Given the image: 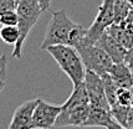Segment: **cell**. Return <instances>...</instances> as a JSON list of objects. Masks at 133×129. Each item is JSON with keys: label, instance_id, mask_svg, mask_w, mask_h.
Wrapping results in <instances>:
<instances>
[{"label": "cell", "instance_id": "obj_1", "mask_svg": "<svg viewBox=\"0 0 133 129\" xmlns=\"http://www.w3.org/2000/svg\"><path fill=\"white\" fill-rule=\"evenodd\" d=\"M91 106L88 101L85 83L74 87L72 93L67 101L61 106V112L58 114L55 128L62 127H82L86 122Z\"/></svg>", "mask_w": 133, "mask_h": 129}, {"label": "cell", "instance_id": "obj_2", "mask_svg": "<svg viewBox=\"0 0 133 129\" xmlns=\"http://www.w3.org/2000/svg\"><path fill=\"white\" fill-rule=\"evenodd\" d=\"M46 51L56 61L62 72H65L66 76L71 80L74 87L83 83L86 67L75 47L70 45H54L47 47Z\"/></svg>", "mask_w": 133, "mask_h": 129}, {"label": "cell", "instance_id": "obj_3", "mask_svg": "<svg viewBox=\"0 0 133 129\" xmlns=\"http://www.w3.org/2000/svg\"><path fill=\"white\" fill-rule=\"evenodd\" d=\"M17 14V30H19V40L16 41L11 56L14 59L20 60L23 57L24 44L26 41L30 31L32 30L35 24L42 14V9L40 8L37 0H21L16 4Z\"/></svg>", "mask_w": 133, "mask_h": 129}, {"label": "cell", "instance_id": "obj_4", "mask_svg": "<svg viewBox=\"0 0 133 129\" xmlns=\"http://www.w3.org/2000/svg\"><path fill=\"white\" fill-rule=\"evenodd\" d=\"M77 26L67 16L65 10H56L52 12L51 20L46 27L45 37L41 44V50H46L54 45H69L72 30Z\"/></svg>", "mask_w": 133, "mask_h": 129}, {"label": "cell", "instance_id": "obj_5", "mask_svg": "<svg viewBox=\"0 0 133 129\" xmlns=\"http://www.w3.org/2000/svg\"><path fill=\"white\" fill-rule=\"evenodd\" d=\"M76 50L80 53L86 70L92 71L98 76L107 73L113 63L110 56L96 44L83 41L81 45L76 47Z\"/></svg>", "mask_w": 133, "mask_h": 129}, {"label": "cell", "instance_id": "obj_6", "mask_svg": "<svg viewBox=\"0 0 133 129\" xmlns=\"http://www.w3.org/2000/svg\"><path fill=\"white\" fill-rule=\"evenodd\" d=\"M115 0H103L98 8V12L93 24L87 29V36L85 41L96 44L101 35L103 34L106 29L111 26L115 21V12H113Z\"/></svg>", "mask_w": 133, "mask_h": 129}, {"label": "cell", "instance_id": "obj_7", "mask_svg": "<svg viewBox=\"0 0 133 129\" xmlns=\"http://www.w3.org/2000/svg\"><path fill=\"white\" fill-rule=\"evenodd\" d=\"M61 106L50 104L39 98L31 118V129H54Z\"/></svg>", "mask_w": 133, "mask_h": 129}, {"label": "cell", "instance_id": "obj_8", "mask_svg": "<svg viewBox=\"0 0 133 129\" xmlns=\"http://www.w3.org/2000/svg\"><path fill=\"white\" fill-rule=\"evenodd\" d=\"M83 83H85L87 94H88L90 106L96 107V108L111 109L110 103H108V101L106 98L103 81H102L101 76H98L97 73H95L92 71L86 70Z\"/></svg>", "mask_w": 133, "mask_h": 129}, {"label": "cell", "instance_id": "obj_9", "mask_svg": "<svg viewBox=\"0 0 133 129\" xmlns=\"http://www.w3.org/2000/svg\"><path fill=\"white\" fill-rule=\"evenodd\" d=\"M39 98L24 102L17 107L8 129H31V118Z\"/></svg>", "mask_w": 133, "mask_h": 129}, {"label": "cell", "instance_id": "obj_10", "mask_svg": "<svg viewBox=\"0 0 133 129\" xmlns=\"http://www.w3.org/2000/svg\"><path fill=\"white\" fill-rule=\"evenodd\" d=\"M96 45H98L104 52L107 53L113 61V63H119L124 61L126 53H127V48L122 45L119 41H117L113 36H111L107 31H104L101 35Z\"/></svg>", "mask_w": 133, "mask_h": 129}, {"label": "cell", "instance_id": "obj_11", "mask_svg": "<svg viewBox=\"0 0 133 129\" xmlns=\"http://www.w3.org/2000/svg\"><path fill=\"white\" fill-rule=\"evenodd\" d=\"M108 75L111 76L112 81L117 84V87L129 88L133 83V72L129 70L124 62L112 63L108 70Z\"/></svg>", "mask_w": 133, "mask_h": 129}, {"label": "cell", "instance_id": "obj_12", "mask_svg": "<svg viewBox=\"0 0 133 129\" xmlns=\"http://www.w3.org/2000/svg\"><path fill=\"white\" fill-rule=\"evenodd\" d=\"M112 120H113V118L111 116L110 109L91 107L88 117L82 127H104V128H107V125Z\"/></svg>", "mask_w": 133, "mask_h": 129}, {"label": "cell", "instance_id": "obj_13", "mask_svg": "<svg viewBox=\"0 0 133 129\" xmlns=\"http://www.w3.org/2000/svg\"><path fill=\"white\" fill-rule=\"evenodd\" d=\"M106 31L111 36H113L117 41L121 42L127 50L133 46V30L127 27L124 24H112L106 29Z\"/></svg>", "mask_w": 133, "mask_h": 129}, {"label": "cell", "instance_id": "obj_14", "mask_svg": "<svg viewBox=\"0 0 133 129\" xmlns=\"http://www.w3.org/2000/svg\"><path fill=\"white\" fill-rule=\"evenodd\" d=\"M102 78V81H103V87H104V93H106V98L108 101V103H110V107H112L113 104H116L117 101H116V94H117V84L113 81H112V78L111 76L108 75V72L107 73H104L101 76Z\"/></svg>", "mask_w": 133, "mask_h": 129}, {"label": "cell", "instance_id": "obj_15", "mask_svg": "<svg viewBox=\"0 0 133 129\" xmlns=\"http://www.w3.org/2000/svg\"><path fill=\"white\" fill-rule=\"evenodd\" d=\"M128 109L129 107L126 106H121V104H113L111 107V116L113 118V120L117 122V123L122 125L123 128L127 129V116H128Z\"/></svg>", "mask_w": 133, "mask_h": 129}, {"label": "cell", "instance_id": "obj_16", "mask_svg": "<svg viewBox=\"0 0 133 129\" xmlns=\"http://www.w3.org/2000/svg\"><path fill=\"white\" fill-rule=\"evenodd\" d=\"M0 40L5 42L6 45L15 46L19 40V30L17 26H1L0 27Z\"/></svg>", "mask_w": 133, "mask_h": 129}, {"label": "cell", "instance_id": "obj_17", "mask_svg": "<svg viewBox=\"0 0 133 129\" xmlns=\"http://www.w3.org/2000/svg\"><path fill=\"white\" fill-rule=\"evenodd\" d=\"M129 10H131V6L128 5L127 0H115V6H113L115 21H113V24L122 23L128 15Z\"/></svg>", "mask_w": 133, "mask_h": 129}, {"label": "cell", "instance_id": "obj_18", "mask_svg": "<svg viewBox=\"0 0 133 129\" xmlns=\"http://www.w3.org/2000/svg\"><path fill=\"white\" fill-rule=\"evenodd\" d=\"M17 14L16 10H6L0 14V27L1 26H16Z\"/></svg>", "mask_w": 133, "mask_h": 129}, {"label": "cell", "instance_id": "obj_19", "mask_svg": "<svg viewBox=\"0 0 133 129\" xmlns=\"http://www.w3.org/2000/svg\"><path fill=\"white\" fill-rule=\"evenodd\" d=\"M116 101H117V103L121 104V106H126V107L132 106V97H131L129 88L118 87L117 94H116Z\"/></svg>", "mask_w": 133, "mask_h": 129}, {"label": "cell", "instance_id": "obj_20", "mask_svg": "<svg viewBox=\"0 0 133 129\" xmlns=\"http://www.w3.org/2000/svg\"><path fill=\"white\" fill-rule=\"evenodd\" d=\"M16 0H0V14L6 10H15Z\"/></svg>", "mask_w": 133, "mask_h": 129}, {"label": "cell", "instance_id": "obj_21", "mask_svg": "<svg viewBox=\"0 0 133 129\" xmlns=\"http://www.w3.org/2000/svg\"><path fill=\"white\" fill-rule=\"evenodd\" d=\"M123 62L127 64L128 67H129V70L133 72V46L127 50V53H126V57H124Z\"/></svg>", "mask_w": 133, "mask_h": 129}, {"label": "cell", "instance_id": "obj_22", "mask_svg": "<svg viewBox=\"0 0 133 129\" xmlns=\"http://www.w3.org/2000/svg\"><path fill=\"white\" fill-rule=\"evenodd\" d=\"M122 24H124L127 27L133 30V8H131V10L128 12V15L126 16V19L122 21Z\"/></svg>", "mask_w": 133, "mask_h": 129}, {"label": "cell", "instance_id": "obj_23", "mask_svg": "<svg viewBox=\"0 0 133 129\" xmlns=\"http://www.w3.org/2000/svg\"><path fill=\"white\" fill-rule=\"evenodd\" d=\"M127 129H133V106L129 107L127 116Z\"/></svg>", "mask_w": 133, "mask_h": 129}, {"label": "cell", "instance_id": "obj_24", "mask_svg": "<svg viewBox=\"0 0 133 129\" xmlns=\"http://www.w3.org/2000/svg\"><path fill=\"white\" fill-rule=\"evenodd\" d=\"M37 3L42 9V11H47L51 8V0H37Z\"/></svg>", "mask_w": 133, "mask_h": 129}, {"label": "cell", "instance_id": "obj_25", "mask_svg": "<svg viewBox=\"0 0 133 129\" xmlns=\"http://www.w3.org/2000/svg\"><path fill=\"white\" fill-rule=\"evenodd\" d=\"M107 129H126V128H123V127H122V125H119L117 122L112 120V122L107 125Z\"/></svg>", "mask_w": 133, "mask_h": 129}, {"label": "cell", "instance_id": "obj_26", "mask_svg": "<svg viewBox=\"0 0 133 129\" xmlns=\"http://www.w3.org/2000/svg\"><path fill=\"white\" fill-rule=\"evenodd\" d=\"M6 56L5 55H3V56H0V70H5L6 68Z\"/></svg>", "mask_w": 133, "mask_h": 129}, {"label": "cell", "instance_id": "obj_27", "mask_svg": "<svg viewBox=\"0 0 133 129\" xmlns=\"http://www.w3.org/2000/svg\"><path fill=\"white\" fill-rule=\"evenodd\" d=\"M4 87H5V80H0V93L4 89Z\"/></svg>", "mask_w": 133, "mask_h": 129}, {"label": "cell", "instance_id": "obj_28", "mask_svg": "<svg viewBox=\"0 0 133 129\" xmlns=\"http://www.w3.org/2000/svg\"><path fill=\"white\" fill-rule=\"evenodd\" d=\"M0 80H5V70H0Z\"/></svg>", "mask_w": 133, "mask_h": 129}, {"label": "cell", "instance_id": "obj_29", "mask_svg": "<svg viewBox=\"0 0 133 129\" xmlns=\"http://www.w3.org/2000/svg\"><path fill=\"white\" fill-rule=\"evenodd\" d=\"M129 92H131V97H132V106H133V83H132V86L129 87Z\"/></svg>", "mask_w": 133, "mask_h": 129}, {"label": "cell", "instance_id": "obj_30", "mask_svg": "<svg viewBox=\"0 0 133 129\" xmlns=\"http://www.w3.org/2000/svg\"><path fill=\"white\" fill-rule=\"evenodd\" d=\"M127 3H128V5L131 6V8H133V0H127Z\"/></svg>", "mask_w": 133, "mask_h": 129}, {"label": "cell", "instance_id": "obj_31", "mask_svg": "<svg viewBox=\"0 0 133 129\" xmlns=\"http://www.w3.org/2000/svg\"><path fill=\"white\" fill-rule=\"evenodd\" d=\"M19 1H21V0H16V4H17V3H19Z\"/></svg>", "mask_w": 133, "mask_h": 129}]
</instances>
